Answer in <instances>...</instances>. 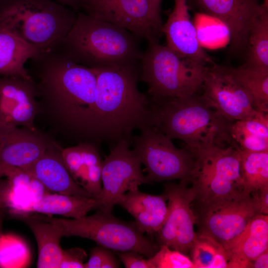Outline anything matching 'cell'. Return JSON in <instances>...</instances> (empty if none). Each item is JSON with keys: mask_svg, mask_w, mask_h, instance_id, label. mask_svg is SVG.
I'll use <instances>...</instances> for the list:
<instances>
[{"mask_svg": "<svg viewBox=\"0 0 268 268\" xmlns=\"http://www.w3.org/2000/svg\"><path fill=\"white\" fill-rule=\"evenodd\" d=\"M165 195H153L138 189L123 195L116 204L120 205L135 219L138 230L149 235L156 234L162 227L167 213Z\"/></svg>", "mask_w": 268, "mask_h": 268, "instance_id": "22", "label": "cell"}, {"mask_svg": "<svg viewBox=\"0 0 268 268\" xmlns=\"http://www.w3.org/2000/svg\"><path fill=\"white\" fill-rule=\"evenodd\" d=\"M189 252L194 268H228V257L223 246L207 235L196 233Z\"/></svg>", "mask_w": 268, "mask_h": 268, "instance_id": "29", "label": "cell"}, {"mask_svg": "<svg viewBox=\"0 0 268 268\" xmlns=\"http://www.w3.org/2000/svg\"><path fill=\"white\" fill-rule=\"evenodd\" d=\"M80 9L98 20L123 27L148 42L158 41L162 19L147 0H80Z\"/></svg>", "mask_w": 268, "mask_h": 268, "instance_id": "11", "label": "cell"}, {"mask_svg": "<svg viewBox=\"0 0 268 268\" xmlns=\"http://www.w3.org/2000/svg\"><path fill=\"white\" fill-rule=\"evenodd\" d=\"M140 39L127 29L78 12L56 50L69 60L95 68L139 63Z\"/></svg>", "mask_w": 268, "mask_h": 268, "instance_id": "4", "label": "cell"}, {"mask_svg": "<svg viewBox=\"0 0 268 268\" xmlns=\"http://www.w3.org/2000/svg\"><path fill=\"white\" fill-rule=\"evenodd\" d=\"M57 2L64 5L71 7L74 10L80 9V0H56Z\"/></svg>", "mask_w": 268, "mask_h": 268, "instance_id": "38", "label": "cell"}, {"mask_svg": "<svg viewBox=\"0 0 268 268\" xmlns=\"http://www.w3.org/2000/svg\"><path fill=\"white\" fill-rule=\"evenodd\" d=\"M239 153L245 190L251 193L268 187V151L251 152L239 149Z\"/></svg>", "mask_w": 268, "mask_h": 268, "instance_id": "28", "label": "cell"}, {"mask_svg": "<svg viewBox=\"0 0 268 268\" xmlns=\"http://www.w3.org/2000/svg\"><path fill=\"white\" fill-rule=\"evenodd\" d=\"M93 198L58 193L45 194L37 201L22 208L12 210L17 212H36L45 215H59L73 219L83 217L96 209Z\"/></svg>", "mask_w": 268, "mask_h": 268, "instance_id": "24", "label": "cell"}, {"mask_svg": "<svg viewBox=\"0 0 268 268\" xmlns=\"http://www.w3.org/2000/svg\"><path fill=\"white\" fill-rule=\"evenodd\" d=\"M198 233L210 236L222 246L239 235L260 214L250 193L205 202L192 203Z\"/></svg>", "mask_w": 268, "mask_h": 268, "instance_id": "10", "label": "cell"}, {"mask_svg": "<svg viewBox=\"0 0 268 268\" xmlns=\"http://www.w3.org/2000/svg\"><path fill=\"white\" fill-rule=\"evenodd\" d=\"M155 14L161 18V4L162 0H147Z\"/></svg>", "mask_w": 268, "mask_h": 268, "instance_id": "39", "label": "cell"}, {"mask_svg": "<svg viewBox=\"0 0 268 268\" xmlns=\"http://www.w3.org/2000/svg\"><path fill=\"white\" fill-rule=\"evenodd\" d=\"M230 134L242 151H268V113L259 112L253 117L233 121Z\"/></svg>", "mask_w": 268, "mask_h": 268, "instance_id": "26", "label": "cell"}, {"mask_svg": "<svg viewBox=\"0 0 268 268\" xmlns=\"http://www.w3.org/2000/svg\"><path fill=\"white\" fill-rule=\"evenodd\" d=\"M37 97L33 79L0 76V125L36 130Z\"/></svg>", "mask_w": 268, "mask_h": 268, "instance_id": "16", "label": "cell"}, {"mask_svg": "<svg viewBox=\"0 0 268 268\" xmlns=\"http://www.w3.org/2000/svg\"><path fill=\"white\" fill-rule=\"evenodd\" d=\"M0 174H3L6 175V176L9 178V179H10V182H11V184H12V182H11V180H10V177L8 176V175L7 174H6V173H5L4 172H0ZM11 191H12V189H11ZM9 196H10V195H9Z\"/></svg>", "mask_w": 268, "mask_h": 268, "instance_id": "41", "label": "cell"}, {"mask_svg": "<svg viewBox=\"0 0 268 268\" xmlns=\"http://www.w3.org/2000/svg\"><path fill=\"white\" fill-rule=\"evenodd\" d=\"M148 259L152 268H194L192 260L186 255L165 245L159 246L157 252Z\"/></svg>", "mask_w": 268, "mask_h": 268, "instance_id": "31", "label": "cell"}, {"mask_svg": "<svg viewBox=\"0 0 268 268\" xmlns=\"http://www.w3.org/2000/svg\"><path fill=\"white\" fill-rule=\"evenodd\" d=\"M201 94L221 115L231 121L248 119L259 112L232 67L212 64L207 66Z\"/></svg>", "mask_w": 268, "mask_h": 268, "instance_id": "14", "label": "cell"}, {"mask_svg": "<svg viewBox=\"0 0 268 268\" xmlns=\"http://www.w3.org/2000/svg\"><path fill=\"white\" fill-rule=\"evenodd\" d=\"M76 17L75 10L52 0H0V26L39 53L56 50Z\"/></svg>", "mask_w": 268, "mask_h": 268, "instance_id": "5", "label": "cell"}, {"mask_svg": "<svg viewBox=\"0 0 268 268\" xmlns=\"http://www.w3.org/2000/svg\"><path fill=\"white\" fill-rule=\"evenodd\" d=\"M119 262L111 250L99 246L91 251L88 261L84 268H117Z\"/></svg>", "mask_w": 268, "mask_h": 268, "instance_id": "32", "label": "cell"}, {"mask_svg": "<svg viewBox=\"0 0 268 268\" xmlns=\"http://www.w3.org/2000/svg\"><path fill=\"white\" fill-rule=\"evenodd\" d=\"M188 10L187 0H174L173 9L162 27V32L166 37V45L202 65L213 64L201 45Z\"/></svg>", "mask_w": 268, "mask_h": 268, "instance_id": "18", "label": "cell"}, {"mask_svg": "<svg viewBox=\"0 0 268 268\" xmlns=\"http://www.w3.org/2000/svg\"><path fill=\"white\" fill-rule=\"evenodd\" d=\"M118 255L127 268H152L149 259H144L143 255L137 252H120Z\"/></svg>", "mask_w": 268, "mask_h": 268, "instance_id": "34", "label": "cell"}, {"mask_svg": "<svg viewBox=\"0 0 268 268\" xmlns=\"http://www.w3.org/2000/svg\"><path fill=\"white\" fill-rule=\"evenodd\" d=\"M56 140L25 127L0 125V164L23 169L38 159Z\"/></svg>", "mask_w": 268, "mask_h": 268, "instance_id": "17", "label": "cell"}, {"mask_svg": "<svg viewBox=\"0 0 268 268\" xmlns=\"http://www.w3.org/2000/svg\"><path fill=\"white\" fill-rule=\"evenodd\" d=\"M206 66L149 42L140 60L139 80L147 84L150 97H188L201 93Z\"/></svg>", "mask_w": 268, "mask_h": 268, "instance_id": "6", "label": "cell"}, {"mask_svg": "<svg viewBox=\"0 0 268 268\" xmlns=\"http://www.w3.org/2000/svg\"><path fill=\"white\" fill-rule=\"evenodd\" d=\"M133 137V150L145 167L150 182L189 179L194 157L186 147H176L169 137L151 126Z\"/></svg>", "mask_w": 268, "mask_h": 268, "instance_id": "9", "label": "cell"}, {"mask_svg": "<svg viewBox=\"0 0 268 268\" xmlns=\"http://www.w3.org/2000/svg\"><path fill=\"white\" fill-rule=\"evenodd\" d=\"M86 258V253L81 248L74 247L63 250L60 268H84Z\"/></svg>", "mask_w": 268, "mask_h": 268, "instance_id": "33", "label": "cell"}, {"mask_svg": "<svg viewBox=\"0 0 268 268\" xmlns=\"http://www.w3.org/2000/svg\"><path fill=\"white\" fill-rule=\"evenodd\" d=\"M248 268H268V249L260 254L255 260L251 262Z\"/></svg>", "mask_w": 268, "mask_h": 268, "instance_id": "36", "label": "cell"}, {"mask_svg": "<svg viewBox=\"0 0 268 268\" xmlns=\"http://www.w3.org/2000/svg\"><path fill=\"white\" fill-rule=\"evenodd\" d=\"M38 54L35 48L0 26V76L33 79L25 64Z\"/></svg>", "mask_w": 268, "mask_h": 268, "instance_id": "25", "label": "cell"}, {"mask_svg": "<svg viewBox=\"0 0 268 268\" xmlns=\"http://www.w3.org/2000/svg\"><path fill=\"white\" fill-rule=\"evenodd\" d=\"M245 63L268 69V8L263 11L252 26Z\"/></svg>", "mask_w": 268, "mask_h": 268, "instance_id": "30", "label": "cell"}, {"mask_svg": "<svg viewBox=\"0 0 268 268\" xmlns=\"http://www.w3.org/2000/svg\"><path fill=\"white\" fill-rule=\"evenodd\" d=\"M232 68L250 96L254 109L268 113V69L246 63Z\"/></svg>", "mask_w": 268, "mask_h": 268, "instance_id": "27", "label": "cell"}, {"mask_svg": "<svg viewBox=\"0 0 268 268\" xmlns=\"http://www.w3.org/2000/svg\"><path fill=\"white\" fill-rule=\"evenodd\" d=\"M223 246L228 268H248L251 262L268 249V215H257L239 235Z\"/></svg>", "mask_w": 268, "mask_h": 268, "instance_id": "21", "label": "cell"}, {"mask_svg": "<svg viewBox=\"0 0 268 268\" xmlns=\"http://www.w3.org/2000/svg\"><path fill=\"white\" fill-rule=\"evenodd\" d=\"M8 204V199L6 197H0V239L2 237V223L3 212L5 208Z\"/></svg>", "mask_w": 268, "mask_h": 268, "instance_id": "37", "label": "cell"}, {"mask_svg": "<svg viewBox=\"0 0 268 268\" xmlns=\"http://www.w3.org/2000/svg\"><path fill=\"white\" fill-rule=\"evenodd\" d=\"M18 218L31 229L36 239L38 250V268H60L63 249L60 245L64 236L57 225L39 217L37 214L17 212Z\"/></svg>", "mask_w": 268, "mask_h": 268, "instance_id": "23", "label": "cell"}, {"mask_svg": "<svg viewBox=\"0 0 268 268\" xmlns=\"http://www.w3.org/2000/svg\"><path fill=\"white\" fill-rule=\"evenodd\" d=\"M8 192V187L6 181L0 178V197L5 196Z\"/></svg>", "mask_w": 268, "mask_h": 268, "instance_id": "40", "label": "cell"}, {"mask_svg": "<svg viewBox=\"0 0 268 268\" xmlns=\"http://www.w3.org/2000/svg\"><path fill=\"white\" fill-rule=\"evenodd\" d=\"M200 10L222 22L227 28L232 49H247L252 26L268 7L259 0H195Z\"/></svg>", "mask_w": 268, "mask_h": 268, "instance_id": "15", "label": "cell"}, {"mask_svg": "<svg viewBox=\"0 0 268 268\" xmlns=\"http://www.w3.org/2000/svg\"><path fill=\"white\" fill-rule=\"evenodd\" d=\"M260 214H268V187L250 193Z\"/></svg>", "mask_w": 268, "mask_h": 268, "instance_id": "35", "label": "cell"}, {"mask_svg": "<svg viewBox=\"0 0 268 268\" xmlns=\"http://www.w3.org/2000/svg\"><path fill=\"white\" fill-rule=\"evenodd\" d=\"M148 96L149 124L190 150L233 144V121L221 115L201 93L185 98Z\"/></svg>", "mask_w": 268, "mask_h": 268, "instance_id": "3", "label": "cell"}, {"mask_svg": "<svg viewBox=\"0 0 268 268\" xmlns=\"http://www.w3.org/2000/svg\"><path fill=\"white\" fill-rule=\"evenodd\" d=\"M98 210L79 218H59L37 214L59 226L64 236H78L94 241L98 246L119 252L135 251L149 258L159 250L157 244L140 232L134 222L122 221L112 213Z\"/></svg>", "mask_w": 268, "mask_h": 268, "instance_id": "8", "label": "cell"}, {"mask_svg": "<svg viewBox=\"0 0 268 268\" xmlns=\"http://www.w3.org/2000/svg\"><path fill=\"white\" fill-rule=\"evenodd\" d=\"M62 149L56 141L35 162L20 169L55 193L93 198L72 178L64 162Z\"/></svg>", "mask_w": 268, "mask_h": 268, "instance_id": "19", "label": "cell"}, {"mask_svg": "<svg viewBox=\"0 0 268 268\" xmlns=\"http://www.w3.org/2000/svg\"><path fill=\"white\" fill-rule=\"evenodd\" d=\"M29 73L37 93L38 114L62 138L98 147L95 101L96 76L92 68L75 63L57 51L29 60Z\"/></svg>", "mask_w": 268, "mask_h": 268, "instance_id": "1", "label": "cell"}, {"mask_svg": "<svg viewBox=\"0 0 268 268\" xmlns=\"http://www.w3.org/2000/svg\"><path fill=\"white\" fill-rule=\"evenodd\" d=\"M131 144L121 141L110 148L109 155L102 160V190L95 199L96 209L112 213L118 199L128 191L138 189L150 182L141 169V161Z\"/></svg>", "mask_w": 268, "mask_h": 268, "instance_id": "12", "label": "cell"}, {"mask_svg": "<svg viewBox=\"0 0 268 268\" xmlns=\"http://www.w3.org/2000/svg\"><path fill=\"white\" fill-rule=\"evenodd\" d=\"M163 194L168 201L167 213L156 234L158 245L187 255L196 235V217L192 206L196 192L189 181L183 179L178 184H165Z\"/></svg>", "mask_w": 268, "mask_h": 268, "instance_id": "13", "label": "cell"}, {"mask_svg": "<svg viewBox=\"0 0 268 268\" xmlns=\"http://www.w3.org/2000/svg\"><path fill=\"white\" fill-rule=\"evenodd\" d=\"M62 153L74 181L96 199L102 190V160L98 147L92 143L80 142L63 148Z\"/></svg>", "mask_w": 268, "mask_h": 268, "instance_id": "20", "label": "cell"}, {"mask_svg": "<svg viewBox=\"0 0 268 268\" xmlns=\"http://www.w3.org/2000/svg\"><path fill=\"white\" fill-rule=\"evenodd\" d=\"M96 76V129L99 143L110 148L149 125L148 96L139 91L140 63L92 68Z\"/></svg>", "mask_w": 268, "mask_h": 268, "instance_id": "2", "label": "cell"}, {"mask_svg": "<svg viewBox=\"0 0 268 268\" xmlns=\"http://www.w3.org/2000/svg\"><path fill=\"white\" fill-rule=\"evenodd\" d=\"M194 166L188 179L196 192L193 203L228 198L247 192L240 171L239 148L235 144L190 150Z\"/></svg>", "mask_w": 268, "mask_h": 268, "instance_id": "7", "label": "cell"}]
</instances>
